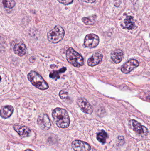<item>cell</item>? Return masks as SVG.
<instances>
[{
    "instance_id": "17",
    "label": "cell",
    "mask_w": 150,
    "mask_h": 151,
    "mask_svg": "<svg viewBox=\"0 0 150 151\" xmlns=\"http://www.w3.org/2000/svg\"><path fill=\"white\" fill-rule=\"evenodd\" d=\"M108 138V135L105 131L102 130L97 134V140L102 144L105 143L107 139Z\"/></svg>"
},
{
    "instance_id": "22",
    "label": "cell",
    "mask_w": 150,
    "mask_h": 151,
    "mask_svg": "<svg viewBox=\"0 0 150 151\" xmlns=\"http://www.w3.org/2000/svg\"><path fill=\"white\" fill-rule=\"evenodd\" d=\"M60 3L64 5H68L73 2L74 0H57Z\"/></svg>"
},
{
    "instance_id": "3",
    "label": "cell",
    "mask_w": 150,
    "mask_h": 151,
    "mask_svg": "<svg viewBox=\"0 0 150 151\" xmlns=\"http://www.w3.org/2000/svg\"><path fill=\"white\" fill-rule=\"evenodd\" d=\"M28 80L36 88L40 90L47 89L48 85L42 76L36 72L31 71L27 76Z\"/></svg>"
},
{
    "instance_id": "19",
    "label": "cell",
    "mask_w": 150,
    "mask_h": 151,
    "mask_svg": "<svg viewBox=\"0 0 150 151\" xmlns=\"http://www.w3.org/2000/svg\"><path fill=\"white\" fill-rule=\"evenodd\" d=\"M67 70L66 67H63L58 70L54 71L49 74L50 78L56 80L60 78V74L65 72Z\"/></svg>"
},
{
    "instance_id": "2",
    "label": "cell",
    "mask_w": 150,
    "mask_h": 151,
    "mask_svg": "<svg viewBox=\"0 0 150 151\" xmlns=\"http://www.w3.org/2000/svg\"><path fill=\"white\" fill-rule=\"evenodd\" d=\"M66 58L68 62L75 67H79L83 65L84 59L82 57L72 48H69L67 50Z\"/></svg>"
},
{
    "instance_id": "21",
    "label": "cell",
    "mask_w": 150,
    "mask_h": 151,
    "mask_svg": "<svg viewBox=\"0 0 150 151\" xmlns=\"http://www.w3.org/2000/svg\"><path fill=\"white\" fill-rule=\"evenodd\" d=\"M60 98L63 101H70V98L68 96V93L66 91H61L59 93Z\"/></svg>"
},
{
    "instance_id": "11",
    "label": "cell",
    "mask_w": 150,
    "mask_h": 151,
    "mask_svg": "<svg viewBox=\"0 0 150 151\" xmlns=\"http://www.w3.org/2000/svg\"><path fill=\"white\" fill-rule=\"evenodd\" d=\"M14 129L22 137L29 136L31 133L30 129L26 126L16 125L14 126Z\"/></svg>"
},
{
    "instance_id": "1",
    "label": "cell",
    "mask_w": 150,
    "mask_h": 151,
    "mask_svg": "<svg viewBox=\"0 0 150 151\" xmlns=\"http://www.w3.org/2000/svg\"><path fill=\"white\" fill-rule=\"evenodd\" d=\"M52 116L58 127L66 129L69 127L70 119L68 112L65 109L55 108L52 113Z\"/></svg>"
},
{
    "instance_id": "6",
    "label": "cell",
    "mask_w": 150,
    "mask_h": 151,
    "mask_svg": "<svg viewBox=\"0 0 150 151\" xmlns=\"http://www.w3.org/2000/svg\"><path fill=\"white\" fill-rule=\"evenodd\" d=\"M129 125L134 131L138 134L146 136L149 134L148 129L135 120H130L129 121Z\"/></svg>"
},
{
    "instance_id": "18",
    "label": "cell",
    "mask_w": 150,
    "mask_h": 151,
    "mask_svg": "<svg viewBox=\"0 0 150 151\" xmlns=\"http://www.w3.org/2000/svg\"><path fill=\"white\" fill-rule=\"evenodd\" d=\"M97 16L93 15L92 16L87 17H83L82 18V21L85 24L92 25L95 24L96 22V19Z\"/></svg>"
},
{
    "instance_id": "16",
    "label": "cell",
    "mask_w": 150,
    "mask_h": 151,
    "mask_svg": "<svg viewBox=\"0 0 150 151\" xmlns=\"http://www.w3.org/2000/svg\"><path fill=\"white\" fill-rule=\"evenodd\" d=\"M123 28L128 30H132L135 27L134 18L132 16H129L124 20V22L122 24Z\"/></svg>"
},
{
    "instance_id": "20",
    "label": "cell",
    "mask_w": 150,
    "mask_h": 151,
    "mask_svg": "<svg viewBox=\"0 0 150 151\" xmlns=\"http://www.w3.org/2000/svg\"><path fill=\"white\" fill-rule=\"evenodd\" d=\"M2 3L4 8L12 9L16 5V2L14 0H3Z\"/></svg>"
},
{
    "instance_id": "14",
    "label": "cell",
    "mask_w": 150,
    "mask_h": 151,
    "mask_svg": "<svg viewBox=\"0 0 150 151\" xmlns=\"http://www.w3.org/2000/svg\"><path fill=\"white\" fill-rule=\"evenodd\" d=\"M124 56L123 51L121 50L118 49L114 51L111 55V58L113 62L115 64L119 63Z\"/></svg>"
},
{
    "instance_id": "5",
    "label": "cell",
    "mask_w": 150,
    "mask_h": 151,
    "mask_svg": "<svg viewBox=\"0 0 150 151\" xmlns=\"http://www.w3.org/2000/svg\"><path fill=\"white\" fill-rule=\"evenodd\" d=\"M100 39L98 36L94 34H90L85 36L84 44L85 47L93 48L98 45Z\"/></svg>"
},
{
    "instance_id": "23",
    "label": "cell",
    "mask_w": 150,
    "mask_h": 151,
    "mask_svg": "<svg viewBox=\"0 0 150 151\" xmlns=\"http://www.w3.org/2000/svg\"><path fill=\"white\" fill-rule=\"evenodd\" d=\"M82 1L87 3H93L96 1V0H82Z\"/></svg>"
},
{
    "instance_id": "24",
    "label": "cell",
    "mask_w": 150,
    "mask_h": 151,
    "mask_svg": "<svg viewBox=\"0 0 150 151\" xmlns=\"http://www.w3.org/2000/svg\"><path fill=\"white\" fill-rule=\"evenodd\" d=\"M35 58L34 57H32L30 58V59H29V61L31 63H33L35 61Z\"/></svg>"
},
{
    "instance_id": "25",
    "label": "cell",
    "mask_w": 150,
    "mask_h": 151,
    "mask_svg": "<svg viewBox=\"0 0 150 151\" xmlns=\"http://www.w3.org/2000/svg\"><path fill=\"white\" fill-rule=\"evenodd\" d=\"M25 151H33V150H30V149H27V150H26Z\"/></svg>"
},
{
    "instance_id": "13",
    "label": "cell",
    "mask_w": 150,
    "mask_h": 151,
    "mask_svg": "<svg viewBox=\"0 0 150 151\" xmlns=\"http://www.w3.org/2000/svg\"><path fill=\"white\" fill-rule=\"evenodd\" d=\"M14 53L19 56L22 57L26 53V46L22 42L16 44L13 47Z\"/></svg>"
},
{
    "instance_id": "4",
    "label": "cell",
    "mask_w": 150,
    "mask_h": 151,
    "mask_svg": "<svg viewBox=\"0 0 150 151\" xmlns=\"http://www.w3.org/2000/svg\"><path fill=\"white\" fill-rule=\"evenodd\" d=\"M65 31L62 27L56 26L48 33V39L50 42L56 43L63 39Z\"/></svg>"
},
{
    "instance_id": "8",
    "label": "cell",
    "mask_w": 150,
    "mask_h": 151,
    "mask_svg": "<svg viewBox=\"0 0 150 151\" xmlns=\"http://www.w3.org/2000/svg\"><path fill=\"white\" fill-rule=\"evenodd\" d=\"M77 103L83 112L88 114H91L93 112V109L92 106L85 99L83 98L78 99Z\"/></svg>"
},
{
    "instance_id": "12",
    "label": "cell",
    "mask_w": 150,
    "mask_h": 151,
    "mask_svg": "<svg viewBox=\"0 0 150 151\" xmlns=\"http://www.w3.org/2000/svg\"><path fill=\"white\" fill-rule=\"evenodd\" d=\"M102 59L103 55L100 53L97 52L88 59V65L91 67L97 65L102 62Z\"/></svg>"
},
{
    "instance_id": "27",
    "label": "cell",
    "mask_w": 150,
    "mask_h": 151,
    "mask_svg": "<svg viewBox=\"0 0 150 151\" xmlns=\"http://www.w3.org/2000/svg\"></svg>"
},
{
    "instance_id": "9",
    "label": "cell",
    "mask_w": 150,
    "mask_h": 151,
    "mask_svg": "<svg viewBox=\"0 0 150 151\" xmlns=\"http://www.w3.org/2000/svg\"><path fill=\"white\" fill-rule=\"evenodd\" d=\"M72 147L75 151H90L91 150L90 146L89 144L80 140L73 141Z\"/></svg>"
},
{
    "instance_id": "10",
    "label": "cell",
    "mask_w": 150,
    "mask_h": 151,
    "mask_svg": "<svg viewBox=\"0 0 150 151\" xmlns=\"http://www.w3.org/2000/svg\"><path fill=\"white\" fill-rule=\"evenodd\" d=\"M139 65V63L137 60L131 59L122 65L121 71L123 73H128Z\"/></svg>"
},
{
    "instance_id": "7",
    "label": "cell",
    "mask_w": 150,
    "mask_h": 151,
    "mask_svg": "<svg viewBox=\"0 0 150 151\" xmlns=\"http://www.w3.org/2000/svg\"><path fill=\"white\" fill-rule=\"evenodd\" d=\"M38 125L44 130H48L51 127V122L46 114H42L39 115L38 119Z\"/></svg>"
},
{
    "instance_id": "15",
    "label": "cell",
    "mask_w": 150,
    "mask_h": 151,
    "mask_svg": "<svg viewBox=\"0 0 150 151\" xmlns=\"http://www.w3.org/2000/svg\"><path fill=\"white\" fill-rule=\"evenodd\" d=\"M14 109L11 106H5L2 107L1 110V116L3 119L9 118L13 112Z\"/></svg>"
},
{
    "instance_id": "26",
    "label": "cell",
    "mask_w": 150,
    "mask_h": 151,
    "mask_svg": "<svg viewBox=\"0 0 150 151\" xmlns=\"http://www.w3.org/2000/svg\"><path fill=\"white\" fill-rule=\"evenodd\" d=\"M148 99L150 100V96H149L148 97Z\"/></svg>"
}]
</instances>
